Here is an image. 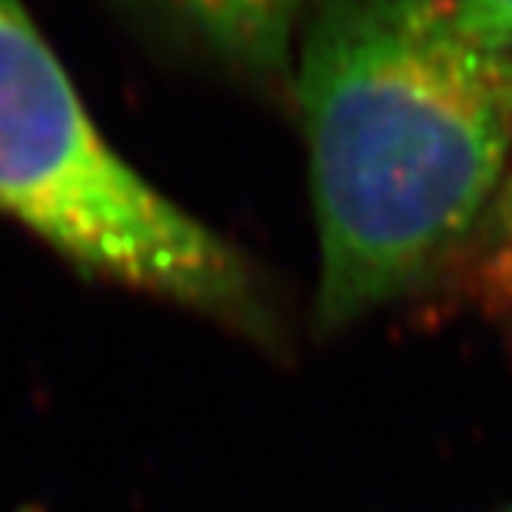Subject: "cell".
<instances>
[{
    "label": "cell",
    "mask_w": 512,
    "mask_h": 512,
    "mask_svg": "<svg viewBox=\"0 0 512 512\" xmlns=\"http://www.w3.org/2000/svg\"><path fill=\"white\" fill-rule=\"evenodd\" d=\"M321 241L318 321L423 284L497 195L512 152V44L426 0H327L300 65Z\"/></svg>",
    "instance_id": "6da1fadb"
},
{
    "label": "cell",
    "mask_w": 512,
    "mask_h": 512,
    "mask_svg": "<svg viewBox=\"0 0 512 512\" xmlns=\"http://www.w3.org/2000/svg\"><path fill=\"white\" fill-rule=\"evenodd\" d=\"M0 213L78 269L256 324L241 256L102 139L41 31L0 0Z\"/></svg>",
    "instance_id": "7a4b0ae2"
},
{
    "label": "cell",
    "mask_w": 512,
    "mask_h": 512,
    "mask_svg": "<svg viewBox=\"0 0 512 512\" xmlns=\"http://www.w3.org/2000/svg\"><path fill=\"white\" fill-rule=\"evenodd\" d=\"M207 38L250 65L284 59L306 0H170Z\"/></svg>",
    "instance_id": "3957f363"
},
{
    "label": "cell",
    "mask_w": 512,
    "mask_h": 512,
    "mask_svg": "<svg viewBox=\"0 0 512 512\" xmlns=\"http://www.w3.org/2000/svg\"><path fill=\"white\" fill-rule=\"evenodd\" d=\"M460 25L512 44V0H426Z\"/></svg>",
    "instance_id": "277c9868"
},
{
    "label": "cell",
    "mask_w": 512,
    "mask_h": 512,
    "mask_svg": "<svg viewBox=\"0 0 512 512\" xmlns=\"http://www.w3.org/2000/svg\"><path fill=\"white\" fill-rule=\"evenodd\" d=\"M500 216H503V226L512 235V179H509V186L503 189V198H500Z\"/></svg>",
    "instance_id": "5b68a950"
}]
</instances>
